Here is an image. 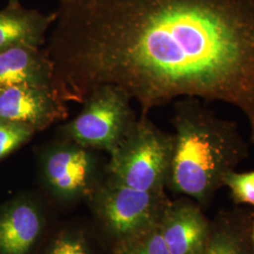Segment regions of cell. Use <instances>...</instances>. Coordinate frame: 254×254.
<instances>
[{
    "label": "cell",
    "instance_id": "cell-2",
    "mask_svg": "<svg viewBox=\"0 0 254 254\" xmlns=\"http://www.w3.org/2000/svg\"><path fill=\"white\" fill-rule=\"evenodd\" d=\"M173 158L168 184L200 202L208 200L230 172L249 155L236 123L218 117L200 99L174 105Z\"/></svg>",
    "mask_w": 254,
    "mask_h": 254
},
{
    "label": "cell",
    "instance_id": "cell-17",
    "mask_svg": "<svg viewBox=\"0 0 254 254\" xmlns=\"http://www.w3.org/2000/svg\"><path fill=\"white\" fill-rule=\"evenodd\" d=\"M9 1V6H18L20 5L19 0H8Z\"/></svg>",
    "mask_w": 254,
    "mask_h": 254
},
{
    "label": "cell",
    "instance_id": "cell-4",
    "mask_svg": "<svg viewBox=\"0 0 254 254\" xmlns=\"http://www.w3.org/2000/svg\"><path fill=\"white\" fill-rule=\"evenodd\" d=\"M130 102L116 87H99L82 103L81 112L61 127L60 133L78 145L110 154L136 120Z\"/></svg>",
    "mask_w": 254,
    "mask_h": 254
},
{
    "label": "cell",
    "instance_id": "cell-10",
    "mask_svg": "<svg viewBox=\"0 0 254 254\" xmlns=\"http://www.w3.org/2000/svg\"><path fill=\"white\" fill-rule=\"evenodd\" d=\"M53 87V65L42 47L18 46L0 51V88Z\"/></svg>",
    "mask_w": 254,
    "mask_h": 254
},
{
    "label": "cell",
    "instance_id": "cell-16",
    "mask_svg": "<svg viewBox=\"0 0 254 254\" xmlns=\"http://www.w3.org/2000/svg\"><path fill=\"white\" fill-rule=\"evenodd\" d=\"M46 254H91V253L82 238L67 236L56 240Z\"/></svg>",
    "mask_w": 254,
    "mask_h": 254
},
{
    "label": "cell",
    "instance_id": "cell-3",
    "mask_svg": "<svg viewBox=\"0 0 254 254\" xmlns=\"http://www.w3.org/2000/svg\"><path fill=\"white\" fill-rule=\"evenodd\" d=\"M173 144V135L140 115L110 154L109 179L138 190L163 192L169 181Z\"/></svg>",
    "mask_w": 254,
    "mask_h": 254
},
{
    "label": "cell",
    "instance_id": "cell-1",
    "mask_svg": "<svg viewBox=\"0 0 254 254\" xmlns=\"http://www.w3.org/2000/svg\"><path fill=\"white\" fill-rule=\"evenodd\" d=\"M54 12L44 49L66 103L105 85L142 116L179 97L219 101L254 144V0H61Z\"/></svg>",
    "mask_w": 254,
    "mask_h": 254
},
{
    "label": "cell",
    "instance_id": "cell-12",
    "mask_svg": "<svg viewBox=\"0 0 254 254\" xmlns=\"http://www.w3.org/2000/svg\"><path fill=\"white\" fill-rule=\"evenodd\" d=\"M202 254H253L249 238L242 231L223 224L212 229L208 243Z\"/></svg>",
    "mask_w": 254,
    "mask_h": 254
},
{
    "label": "cell",
    "instance_id": "cell-7",
    "mask_svg": "<svg viewBox=\"0 0 254 254\" xmlns=\"http://www.w3.org/2000/svg\"><path fill=\"white\" fill-rule=\"evenodd\" d=\"M67 116V103L52 86L0 88V122L26 125L38 132Z\"/></svg>",
    "mask_w": 254,
    "mask_h": 254
},
{
    "label": "cell",
    "instance_id": "cell-9",
    "mask_svg": "<svg viewBox=\"0 0 254 254\" xmlns=\"http://www.w3.org/2000/svg\"><path fill=\"white\" fill-rule=\"evenodd\" d=\"M43 227L36 206L16 199L0 208V254H27Z\"/></svg>",
    "mask_w": 254,
    "mask_h": 254
},
{
    "label": "cell",
    "instance_id": "cell-6",
    "mask_svg": "<svg viewBox=\"0 0 254 254\" xmlns=\"http://www.w3.org/2000/svg\"><path fill=\"white\" fill-rule=\"evenodd\" d=\"M40 164L46 185L64 198L88 192L96 181L98 161L91 149L65 138L49 146L41 155Z\"/></svg>",
    "mask_w": 254,
    "mask_h": 254
},
{
    "label": "cell",
    "instance_id": "cell-15",
    "mask_svg": "<svg viewBox=\"0 0 254 254\" xmlns=\"http://www.w3.org/2000/svg\"><path fill=\"white\" fill-rule=\"evenodd\" d=\"M223 186L231 191L236 203L250 204L254 207V171L247 173H228L223 179Z\"/></svg>",
    "mask_w": 254,
    "mask_h": 254
},
{
    "label": "cell",
    "instance_id": "cell-11",
    "mask_svg": "<svg viewBox=\"0 0 254 254\" xmlns=\"http://www.w3.org/2000/svg\"><path fill=\"white\" fill-rule=\"evenodd\" d=\"M55 12L44 14L37 9L9 6L0 10V51L13 46L42 47L54 24Z\"/></svg>",
    "mask_w": 254,
    "mask_h": 254
},
{
    "label": "cell",
    "instance_id": "cell-18",
    "mask_svg": "<svg viewBox=\"0 0 254 254\" xmlns=\"http://www.w3.org/2000/svg\"><path fill=\"white\" fill-rule=\"evenodd\" d=\"M253 242H254V246H253V254H254V225H253Z\"/></svg>",
    "mask_w": 254,
    "mask_h": 254
},
{
    "label": "cell",
    "instance_id": "cell-14",
    "mask_svg": "<svg viewBox=\"0 0 254 254\" xmlns=\"http://www.w3.org/2000/svg\"><path fill=\"white\" fill-rule=\"evenodd\" d=\"M36 132L26 125L0 122V161L27 143Z\"/></svg>",
    "mask_w": 254,
    "mask_h": 254
},
{
    "label": "cell",
    "instance_id": "cell-13",
    "mask_svg": "<svg viewBox=\"0 0 254 254\" xmlns=\"http://www.w3.org/2000/svg\"><path fill=\"white\" fill-rule=\"evenodd\" d=\"M116 254H172L164 241L160 222L143 233L119 241Z\"/></svg>",
    "mask_w": 254,
    "mask_h": 254
},
{
    "label": "cell",
    "instance_id": "cell-5",
    "mask_svg": "<svg viewBox=\"0 0 254 254\" xmlns=\"http://www.w3.org/2000/svg\"><path fill=\"white\" fill-rule=\"evenodd\" d=\"M97 200L104 224L119 241L158 224L169 203L164 192L138 190L109 178L98 191Z\"/></svg>",
    "mask_w": 254,
    "mask_h": 254
},
{
    "label": "cell",
    "instance_id": "cell-8",
    "mask_svg": "<svg viewBox=\"0 0 254 254\" xmlns=\"http://www.w3.org/2000/svg\"><path fill=\"white\" fill-rule=\"evenodd\" d=\"M160 230L172 254H202L212 232L200 208L189 201L169 202Z\"/></svg>",
    "mask_w": 254,
    "mask_h": 254
}]
</instances>
